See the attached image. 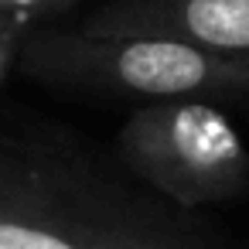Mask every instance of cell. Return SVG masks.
<instances>
[{"instance_id":"5b68a950","label":"cell","mask_w":249,"mask_h":249,"mask_svg":"<svg viewBox=\"0 0 249 249\" xmlns=\"http://www.w3.org/2000/svg\"><path fill=\"white\" fill-rule=\"evenodd\" d=\"M75 0H0V14H14V18H28V14H55L72 7Z\"/></svg>"},{"instance_id":"8992f818","label":"cell","mask_w":249,"mask_h":249,"mask_svg":"<svg viewBox=\"0 0 249 249\" xmlns=\"http://www.w3.org/2000/svg\"><path fill=\"white\" fill-rule=\"evenodd\" d=\"M21 28L24 21L14 18V14H0V48H18V38H21Z\"/></svg>"},{"instance_id":"277c9868","label":"cell","mask_w":249,"mask_h":249,"mask_svg":"<svg viewBox=\"0 0 249 249\" xmlns=\"http://www.w3.org/2000/svg\"><path fill=\"white\" fill-rule=\"evenodd\" d=\"M0 249H171L150 235L126 229H62L0 215Z\"/></svg>"},{"instance_id":"6da1fadb","label":"cell","mask_w":249,"mask_h":249,"mask_svg":"<svg viewBox=\"0 0 249 249\" xmlns=\"http://www.w3.org/2000/svg\"><path fill=\"white\" fill-rule=\"evenodd\" d=\"M21 65L45 82L133 96L143 103L249 96V62L218 58L174 38H92L82 31H45L21 48Z\"/></svg>"},{"instance_id":"7a4b0ae2","label":"cell","mask_w":249,"mask_h":249,"mask_svg":"<svg viewBox=\"0 0 249 249\" xmlns=\"http://www.w3.org/2000/svg\"><path fill=\"white\" fill-rule=\"evenodd\" d=\"M120 160L178 205H215L249 191V150L205 99L143 103L116 137Z\"/></svg>"},{"instance_id":"3957f363","label":"cell","mask_w":249,"mask_h":249,"mask_svg":"<svg viewBox=\"0 0 249 249\" xmlns=\"http://www.w3.org/2000/svg\"><path fill=\"white\" fill-rule=\"evenodd\" d=\"M92 38H174L249 62V0H109L82 28Z\"/></svg>"}]
</instances>
